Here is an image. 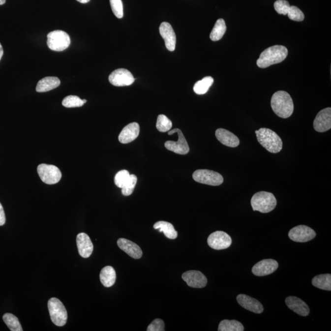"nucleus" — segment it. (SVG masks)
<instances>
[{
	"instance_id": "obj_28",
	"label": "nucleus",
	"mask_w": 331,
	"mask_h": 331,
	"mask_svg": "<svg viewBox=\"0 0 331 331\" xmlns=\"http://www.w3.org/2000/svg\"><path fill=\"white\" fill-rule=\"evenodd\" d=\"M219 331H243L244 327L242 323L236 320H225L219 324Z\"/></svg>"
},
{
	"instance_id": "obj_20",
	"label": "nucleus",
	"mask_w": 331,
	"mask_h": 331,
	"mask_svg": "<svg viewBox=\"0 0 331 331\" xmlns=\"http://www.w3.org/2000/svg\"><path fill=\"white\" fill-rule=\"evenodd\" d=\"M237 301L241 306L250 312L255 313H261L263 312V305L258 300L250 296L242 294L237 296Z\"/></svg>"
},
{
	"instance_id": "obj_10",
	"label": "nucleus",
	"mask_w": 331,
	"mask_h": 331,
	"mask_svg": "<svg viewBox=\"0 0 331 331\" xmlns=\"http://www.w3.org/2000/svg\"><path fill=\"white\" fill-rule=\"evenodd\" d=\"M208 245L214 250H220L230 247L232 240L227 233L218 231L211 233L208 239Z\"/></svg>"
},
{
	"instance_id": "obj_16",
	"label": "nucleus",
	"mask_w": 331,
	"mask_h": 331,
	"mask_svg": "<svg viewBox=\"0 0 331 331\" xmlns=\"http://www.w3.org/2000/svg\"><path fill=\"white\" fill-rule=\"evenodd\" d=\"M160 33L165 40L167 49L173 52L176 49V36L173 27L168 22H163L160 26Z\"/></svg>"
},
{
	"instance_id": "obj_26",
	"label": "nucleus",
	"mask_w": 331,
	"mask_h": 331,
	"mask_svg": "<svg viewBox=\"0 0 331 331\" xmlns=\"http://www.w3.org/2000/svg\"><path fill=\"white\" fill-rule=\"evenodd\" d=\"M312 285L321 290L331 291V275L327 273L316 276L313 278Z\"/></svg>"
},
{
	"instance_id": "obj_24",
	"label": "nucleus",
	"mask_w": 331,
	"mask_h": 331,
	"mask_svg": "<svg viewBox=\"0 0 331 331\" xmlns=\"http://www.w3.org/2000/svg\"><path fill=\"white\" fill-rule=\"evenodd\" d=\"M100 280L104 287L109 288L114 285L116 280V272L112 266H106L101 270Z\"/></svg>"
},
{
	"instance_id": "obj_25",
	"label": "nucleus",
	"mask_w": 331,
	"mask_h": 331,
	"mask_svg": "<svg viewBox=\"0 0 331 331\" xmlns=\"http://www.w3.org/2000/svg\"><path fill=\"white\" fill-rule=\"evenodd\" d=\"M153 228L155 230H158L160 232H163L166 237L170 240H176L178 238V234L174 226L167 221H158L154 225Z\"/></svg>"
},
{
	"instance_id": "obj_7",
	"label": "nucleus",
	"mask_w": 331,
	"mask_h": 331,
	"mask_svg": "<svg viewBox=\"0 0 331 331\" xmlns=\"http://www.w3.org/2000/svg\"><path fill=\"white\" fill-rule=\"evenodd\" d=\"M194 181L211 186H219L223 183V176L217 172L208 169H198L193 174Z\"/></svg>"
},
{
	"instance_id": "obj_4",
	"label": "nucleus",
	"mask_w": 331,
	"mask_h": 331,
	"mask_svg": "<svg viewBox=\"0 0 331 331\" xmlns=\"http://www.w3.org/2000/svg\"><path fill=\"white\" fill-rule=\"evenodd\" d=\"M251 205L254 211L269 213L275 208L277 200L272 193L267 191H260L255 193L251 198Z\"/></svg>"
},
{
	"instance_id": "obj_37",
	"label": "nucleus",
	"mask_w": 331,
	"mask_h": 331,
	"mask_svg": "<svg viewBox=\"0 0 331 331\" xmlns=\"http://www.w3.org/2000/svg\"><path fill=\"white\" fill-rule=\"evenodd\" d=\"M289 2L286 0H277L274 2V8L278 14L287 15L290 8Z\"/></svg>"
},
{
	"instance_id": "obj_32",
	"label": "nucleus",
	"mask_w": 331,
	"mask_h": 331,
	"mask_svg": "<svg viewBox=\"0 0 331 331\" xmlns=\"http://www.w3.org/2000/svg\"><path fill=\"white\" fill-rule=\"evenodd\" d=\"M172 126H173L172 121L166 116L162 114L158 116L156 126L159 131L165 133L170 131Z\"/></svg>"
},
{
	"instance_id": "obj_15",
	"label": "nucleus",
	"mask_w": 331,
	"mask_h": 331,
	"mask_svg": "<svg viewBox=\"0 0 331 331\" xmlns=\"http://www.w3.org/2000/svg\"><path fill=\"white\" fill-rule=\"evenodd\" d=\"M278 268L277 261L272 259H266L256 263L252 268V272L256 276H266L275 272Z\"/></svg>"
},
{
	"instance_id": "obj_43",
	"label": "nucleus",
	"mask_w": 331,
	"mask_h": 331,
	"mask_svg": "<svg viewBox=\"0 0 331 331\" xmlns=\"http://www.w3.org/2000/svg\"><path fill=\"white\" fill-rule=\"evenodd\" d=\"M83 101H84V103H87V100H86V99H83Z\"/></svg>"
},
{
	"instance_id": "obj_17",
	"label": "nucleus",
	"mask_w": 331,
	"mask_h": 331,
	"mask_svg": "<svg viewBox=\"0 0 331 331\" xmlns=\"http://www.w3.org/2000/svg\"><path fill=\"white\" fill-rule=\"evenodd\" d=\"M79 255L84 258H89L93 250V245L90 238L86 233L79 234L76 238Z\"/></svg>"
},
{
	"instance_id": "obj_18",
	"label": "nucleus",
	"mask_w": 331,
	"mask_h": 331,
	"mask_svg": "<svg viewBox=\"0 0 331 331\" xmlns=\"http://www.w3.org/2000/svg\"><path fill=\"white\" fill-rule=\"evenodd\" d=\"M140 127L136 122L129 123L126 125L121 131L119 136V140L122 144L131 143L138 138Z\"/></svg>"
},
{
	"instance_id": "obj_36",
	"label": "nucleus",
	"mask_w": 331,
	"mask_h": 331,
	"mask_svg": "<svg viewBox=\"0 0 331 331\" xmlns=\"http://www.w3.org/2000/svg\"><path fill=\"white\" fill-rule=\"evenodd\" d=\"M288 16L289 19L294 21L301 22L304 19V14L302 11L299 9L298 7L292 6H290L289 11L288 12Z\"/></svg>"
},
{
	"instance_id": "obj_41",
	"label": "nucleus",
	"mask_w": 331,
	"mask_h": 331,
	"mask_svg": "<svg viewBox=\"0 0 331 331\" xmlns=\"http://www.w3.org/2000/svg\"><path fill=\"white\" fill-rule=\"evenodd\" d=\"M77 1L81 2V3L85 4L87 3V2H89L90 0H77Z\"/></svg>"
},
{
	"instance_id": "obj_8",
	"label": "nucleus",
	"mask_w": 331,
	"mask_h": 331,
	"mask_svg": "<svg viewBox=\"0 0 331 331\" xmlns=\"http://www.w3.org/2000/svg\"><path fill=\"white\" fill-rule=\"evenodd\" d=\"M37 171L41 181L48 185L58 183L61 178L60 170L54 165L41 164L38 166Z\"/></svg>"
},
{
	"instance_id": "obj_5",
	"label": "nucleus",
	"mask_w": 331,
	"mask_h": 331,
	"mask_svg": "<svg viewBox=\"0 0 331 331\" xmlns=\"http://www.w3.org/2000/svg\"><path fill=\"white\" fill-rule=\"evenodd\" d=\"M49 314L52 322L57 327H63L65 325L68 314L65 307L59 299L52 298L48 301Z\"/></svg>"
},
{
	"instance_id": "obj_6",
	"label": "nucleus",
	"mask_w": 331,
	"mask_h": 331,
	"mask_svg": "<svg viewBox=\"0 0 331 331\" xmlns=\"http://www.w3.org/2000/svg\"><path fill=\"white\" fill-rule=\"evenodd\" d=\"M47 46L52 51L60 52L68 48L71 44L70 37L66 32L55 30L47 35Z\"/></svg>"
},
{
	"instance_id": "obj_9",
	"label": "nucleus",
	"mask_w": 331,
	"mask_h": 331,
	"mask_svg": "<svg viewBox=\"0 0 331 331\" xmlns=\"http://www.w3.org/2000/svg\"><path fill=\"white\" fill-rule=\"evenodd\" d=\"M176 133L178 134V141L177 142L166 141L165 144V148L168 150L177 154L186 155L190 151V148H189L187 141H186L182 132L179 129H174L173 130L168 131L169 135H172V134Z\"/></svg>"
},
{
	"instance_id": "obj_23",
	"label": "nucleus",
	"mask_w": 331,
	"mask_h": 331,
	"mask_svg": "<svg viewBox=\"0 0 331 331\" xmlns=\"http://www.w3.org/2000/svg\"><path fill=\"white\" fill-rule=\"evenodd\" d=\"M60 85V81L57 77H46L39 81L36 90L39 93L47 92L57 88Z\"/></svg>"
},
{
	"instance_id": "obj_14",
	"label": "nucleus",
	"mask_w": 331,
	"mask_h": 331,
	"mask_svg": "<svg viewBox=\"0 0 331 331\" xmlns=\"http://www.w3.org/2000/svg\"><path fill=\"white\" fill-rule=\"evenodd\" d=\"M313 128L320 133L330 130L331 128V108H327L319 112L313 121Z\"/></svg>"
},
{
	"instance_id": "obj_33",
	"label": "nucleus",
	"mask_w": 331,
	"mask_h": 331,
	"mask_svg": "<svg viewBox=\"0 0 331 331\" xmlns=\"http://www.w3.org/2000/svg\"><path fill=\"white\" fill-rule=\"evenodd\" d=\"M137 181H138V178H137L136 176L134 175V174H130V178H129L128 181H127L125 185L121 188V193H122L123 195L128 196L133 193Z\"/></svg>"
},
{
	"instance_id": "obj_1",
	"label": "nucleus",
	"mask_w": 331,
	"mask_h": 331,
	"mask_svg": "<svg viewBox=\"0 0 331 331\" xmlns=\"http://www.w3.org/2000/svg\"><path fill=\"white\" fill-rule=\"evenodd\" d=\"M271 107L274 113L280 118L287 119L292 115L294 104L289 94L285 91H278L271 99Z\"/></svg>"
},
{
	"instance_id": "obj_2",
	"label": "nucleus",
	"mask_w": 331,
	"mask_h": 331,
	"mask_svg": "<svg viewBox=\"0 0 331 331\" xmlns=\"http://www.w3.org/2000/svg\"><path fill=\"white\" fill-rule=\"evenodd\" d=\"M288 54V49L285 46L277 45L270 47L261 54L256 64L259 68H266L273 64L282 62L287 58Z\"/></svg>"
},
{
	"instance_id": "obj_31",
	"label": "nucleus",
	"mask_w": 331,
	"mask_h": 331,
	"mask_svg": "<svg viewBox=\"0 0 331 331\" xmlns=\"http://www.w3.org/2000/svg\"><path fill=\"white\" fill-rule=\"evenodd\" d=\"M83 99H81L78 96L69 95L65 97L62 101V104L66 108H79L84 105Z\"/></svg>"
},
{
	"instance_id": "obj_13",
	"label": "nucleus",
	"mask_w": 331,
	"mask_h": 331,
	"mask_svg": "<svg viewBox=\"0 0 331 331\" xmlns=\"http://www.w3.org/2000/svg\"><path fill=\"white\" fill-rule=\"evenodd\" d=\"M181 278L191 288H202L208 283L207 278L200 271H187L183 273Z\"/></svg>"
},
{
	"instance_id": "obj_39",
	"label": "nucleus",
	"mask_w": 331,
	"mask_h": 331,
	"mask_svg": "<svg viewBox=\"0 0 331 331\" xmlns=\"http://www.w3.org/2000/svg\"><path fill=\"white\" fill-rule=\"evenodd\" d=\"M6 222V216H5L3 208L0 203V226L4 225Z\"/></svg>"
},
{
	"instance_id": "obj_22",
	"label": "nucleus",
	"mask_w": 331,
	"mask_h": 331,
	"mask_svg": "<svg viewBox=\"0 0 331 331\" xmlns=\"http://www.w3.org/2000/svg\"><path fill=\"white\" fill-rule=\"evenodd\" d=\"M119 247L129 256L134 259H140L143 256V251L139 246L131 241L121 238L118 241Z\"/></svg>"
},
{
	"instance_id": "obj_27",
	"label": "nucleus",
	"mask_w": 331,
	"mask_h": 331,
	"mask_svg": "<svg viewBox=\"0 0 331 331\" xmlns=\"http://www.w3.org/2000/svg\"><path fill=\"white\" fill-rule=\"evenodd\" d=\"M226 31L225 21L223 19L217 20L210 34L211 41H218L223 38Z\"/></svg>"
},
{
	"instance_id": "obj_29",
	"label": "nucleus",
	"mask_w": 331,
	"mask_h": 331,
	"mask_svg": "<svg viewBox=\"0 0 331 331\" xmlns=\"http://www.w3.org/2000/svg\"><path fill=\"white\" fill-rule=\"evenodd\" d=\"M213 83V79L211 77H206L202 80L198 81L195 84L193 87L194 91L197 94H206Z\"/></svg>"
},
{
	"instance_id": "obj_12",
	"label": "nucleus",
	"mask_w": 331,
	"mask_h": 331,
	"mask_svg": "<svg viewBox=\"0 0 331 331\" xmlns=\"http://www.w3.org/2000/svg\"><path fill=\"white\" fill-rule=\"evenodd\" d=\"M109 81L114 86L124 87L133 84L135 79L130 71L121 68L114 71L109 76Z\"/></svg>"
},
{
	"instance_id": "obj_21",
	"label": "nucleus",
	"mask_w": 331,
	"mask_h": 331,
	"mask_svg": "<svg viewBox=\"0 0 331 331\" xmlns=\"http://www.w3.org/2000/svg\"><path fill=\"white\" fill-rule=\"evenodd\" d=\"M216 139L223 145L230 148H237L240 145V139L237 136L231 133V131L226 130L225 129L219 128L215 131Z\"/></svg>"
},
{
	"instance_id": "obj_38",
	"label": "nucleus",
	"mask_w": 331,
	"mask_h": 331,
	"mask_svg": "<svg viewBox=\"0 0 331 331\" xmlns=\"http://www.w3.org/2000/svg\"><path fill=\"white\" fill-rule=\"evenodd\" d=\"M148 331H165V323L161 319H155L149 325Z\"/></svg>"
},
{
	"instance_id": "obj_42",
	"label": "nucleus",
	"mask_w": 331,
	"mask_h": 331,
	"mask_svg": "<svg viewBox=\"0 0 331 331\" xmlns=\"http://www.w3.org/2000/svg\"><path fill=\"white\" fill-rule=\"evenodd\" d=\"M6 2V0H0V5L4 4Z\"/></svg>"
},
{
	"instance_id": "obj_30",
	"label": "nucleus",
	"mask_w": 331,
	"mask_h": 331,
	"mask_svg": "<svg viewBox=\"0 0 331 331\" xmlns=\"http://www.w3.org/2000/svg\"><path fill=\"white\" fill-rule=\"evenodd\" d=\"M4 322L12 331H23L18 318L11 313H5L2 317Z\"/></svg>"
},
{
	"instance_id": "obj_3",
	"label": "nucleus",
	"mask_w": 331,
	"mask_h": 331,
	"mask_svg": "<svg viewBox=\"0 0 331 331\" xmlns=\"http://www.w3.org/2000/svg\"><path fill=\"white\" fill-rule=\"evenodd\" d=\"M255 133L259 143L270 152L277 153L282 150L283 142L274 131L263 128L255 131Z\"/></svg>"
},
{
	"instance_id": "obj_40",
	"label": "nucleus",
	"mask_w": 331,
	"mask_h": 331,
	"mask_svg": "<svg viewBox=\"0 0 331 331\" xmlns=\"http://www.w3.org/2000/svg\"><path fill=\"white\" fill-rule=\"evenodd\" d=\"M2 56H3V49H2L1 44H0V60H1Z\"/></svg>"
},
{
	"instance_id": "obj_34",
	"label": "nucleus",
	"mask_w": 331,
	"mask_h": 331,
	"mask_svg": "<svg viewBox=\"0 0 331 331\" xmlns=\"http://www.w3.org/2000/svg\"><path fill=\"white\" fill-rule=\"evenodd\" d=\"M130 178V174L127 170H121L118 172L115 176V184L119 188H122Z\"/></svg>"
},
{
	"instance_id": "obj_19",
	"label": "nucleus",
	"mask_w": 331,
	"mask_h": 331,
	"mask_svg": "<svg viewBox=\"0 0 331 331\" xmlns=\"http://www.w3.org/2000/svg\"><path fill=\"white\" fill-rule=\"evenodd\" d=\"M285 302L288 307L297 314L302 316V317H306L309 315V307L301 299L295 297V296H290L286 299Z\"/></svg>"
},
{
	"instance_id": "obj_11",
	"label": "nucleus",
	"mask_w": 331,
	"mask_h": 331,
	"mask_svg": "<svg viewBox=\"0 0 331 331\" xmlns=\"http://www.w3.org/2000/svg\"><path fill=\"white\" fill-rule=\"evenodd\" d=\"M288 236L290 240L297 242H306L315 238L316 233L312 228L305 225H300L291 229Z\"/></svg>"
},
{
	"instance_id": "obj_35",
	"label": "nucleus",
	"mask_w": 331,
	"mask_h": 331,
	"mask_svg": "<svg viewBox=\"0 0 331 331\" xmlns=\"http://www.w3.org/2000/svg\"><path fill=\"white\" fill-rule=\"evenodd\" d=\"M112 11L118 19L123 17V7L121 0H110Z\"/></svg>"
}]
</instances>
